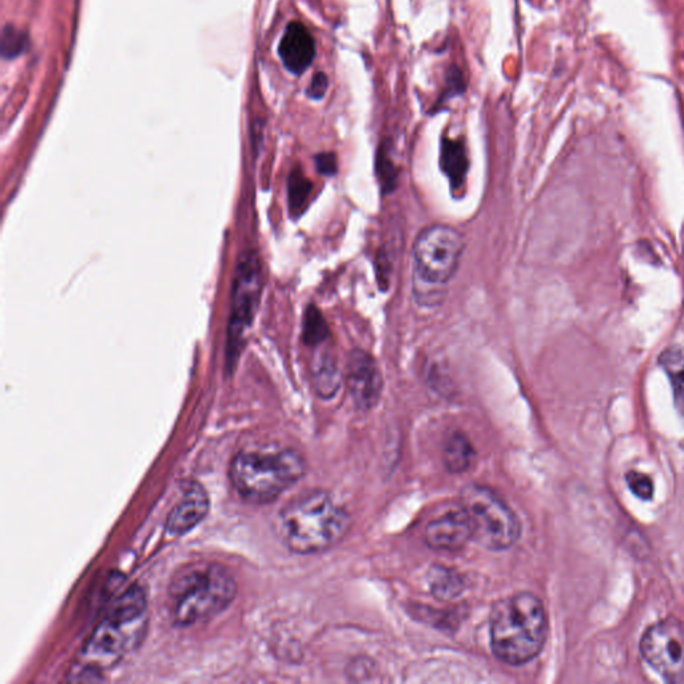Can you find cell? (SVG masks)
<instances>
[{"instance_id": "18", "label": "cell", "mask_w": 684, "mask_h": 684, "mask_svg": "<svg viewBox=\"0 0 684 684\" xmlns=\"http://www.w3.org/2000/svg\"><path fill=\"white\" fill-rule=\"evenodd\" d=\"M312 193V181L302 173L300 167L293 169L288 178V206L293 220H298L306 212Z\"/></svg>"}, {"instance_id": "24", "label": "cell", "mask_w": 684, "mask_h": 684, "mask_svg": "<svg viewBox=\"0 0 684 684\" xmlns=\"http://www.w3.org/2000/svg\"><path fill=\"white\" fill-rule=\"evenodd\" d=\"M628 488L636 497L642 500H651L654 496V483L644 473L630 471L626 475Z\"/></svg>"}, {"instance_id": "10", "label": "cell", "mask_w": 684, "mask_h": 684, "mask_svg": "<svg viewBox=\"0 0 684 684\" xmlns=\"http://www.w3.org/2000/svg\"><path fill=\"white\" fill-rule=\"evenodd\" d=\"M347 384L349 395L359 411L368 412L375 408L383 393L384 380L375 357L356 348L347 359Z\"/></svg>"}, {"instance_id": "14", "label": "cell", "mask_w": 684, "mask_h": 684, "mask_svg": "<svg viewBox=\"0 0 684 684\" xmlns=\"http://www.w3.org/2000/svg\"><path fill=\"white\" fill-rule=\"evenodd\" d=\"M440 167L447 177L453 196L464 190L467 184L469 157L461 139L443 137L440 145Z\"/></svg>"}, {"instance_id": "2", "label": "cell", "mask_w": 684, "mask_h": 684, "mask_svg": "<svg viewBox=\"0 0 684 684\" xmlns=\"http://www.w3.org/2000/svg\"><path fill=\"white\" fill-rule=\"evenodd\" d=\"M349 526L347 509L326 491H309L294 497L281 508L274 522L278 539L298 555L329 550L344 539Z\"/></svg>"}, {"instance_id": "17", "label": "cell", "mask_w": 684, "mask_h": 684, "mask_svg": "<svg viewBox=\"0 0 684 684\" xmlns=\"http://www.w3.org/2000/svg\"><path fill=\"white\" fill-rule=\"evenodd\" d=\"M475 459V449L471 441L461 433H453L444 448V465L449 472L463 473L468 471Z\"/></svg>"}, {"instance_id": "3", "label": "cell", "mask_w": 684, "mask_h": 684, "mask_svg": "<svg viewBox=\"0 0 684 684\" xmlns=\"http://www.w3.org/2000/svg\"><path fill=\"white\" fill-rule=\"evenodd\" d=\"M236 595V580L224 566L206 560L188 563L167 587V614L174 626H196L225 611Z\"/></svg>"}, {"instance_id": "22", "label": "cell", "mask_w": 684, "mask_h": 684, "mask_svg": "<svg viewBox=\"0 0 684 684\" xmlns=\"http://www.w3.org/2000/svg\"><path fill=\"white\" fill-rule=\"evenodd\" d=\"M463 591V582L455 572L441 570L435 575L432 592L440 599L456 598Z\"/></svg>"}, {"instance_id": "26", "label": "cell", "mask_w": 684, "mask_h": 684, "mask_svg": "<svg viewBox=\"0 0 684 684\" xmlns=\"http://www.w3.org/2000/svg\"><path fill=\"white\" fill-rule=\"evenodd\" d=\"M329 89V78L325 73H317L312 78V82L308 89H306V95L314 101H321L325 97L326 91Z\"/></svg>"}, {"instance_id": "6", "label": "cell", "mask_w": 684, "mask_h": 684, "mask_svg": "<svg viewBox=\"0 0 684 684\" xmlns=\"http://www.w3.org/2000/svg\"><path fill=\"white\" fill-rule=\"evenodd\" d=\"M465 250L463 233L451 225L424 228L413 244V298L421 308H436L460 268Z\"/></svg>"}, {"instance_id": "8", "label": "cell", "mask_w": 684, "mask_h": 684, "mask_svg": "<svg viewBox=\"0 0 684 684\" xmlns=\"http://www.w3.org/2000/svg\"><path fill=\"white\" fill-rule=\"evenodd\" d=\"M264 286L260 257L253 250L238 258L234 270L232 310L226 338V369L232 372L245 347V336L260 306Z\"/></svg>"}, {"instance_id": "11", "label": "cell", "mask_w": 684, "mask_h": 684, "mask_svg": "<svg viewBox=\"0 0 684 684\" xmlns=\"http://www.w3.org/2000/svg\"><path fill=\"white\" fill-rule=\"evenodd\" d=\"M472 539L471 519L461 505L432 520L425 528V543L433 550L457 551Z\"/></svg>"}, {"instance_id": "1", "label": "cell", "mask_w": 684, "mask_h": 684, "mask_svg": "<svg viewBox=\"0 0 684 684\" xmlns=\"http://www.w3.org/2000/svg\"><path fill=\"white\" fill-rule=\"evenodd\" d=\"M149 627L146 592L133 584L107 610L75 659L69 680H101L137 650Z\"/></svg>"}, {"instance_id": "20", "label": "cell", "mask_w": 684, "mask_h": 684, "mask_svg": "<svg viewBox=\"0 0 684 684\" xmlns=\"http://www.w3.org/2000/svg\"><path fill=\"white\" fill-rule=\"evenodd\" d=\"M376 174L383 194L392 193L396 189L397 182H399V169L393 162L391 145L388 142L381 143L377 150Z\"/></svg>"}, {"instance_id": "7", "label": "cell", "mask_w": 684, "mask_h": 684, "mask_svg": "<svg viewBox=\"0 0 684 684\" xmlns=\"http://www.w3.org/2000/svg\"><path fill=\"white\" fill-rule=\"evenodd\" d=\"M461 507L471 519L473 540L489 551H505L518 542L520 522L515 512L491 488L469 485L461 495Z\"/></svg>"}, {"instance_id": "13", "label": "cell", "mask_w": 684, "mask_h": 684, "mask_svg": "<svg viewBox=\"0 0 684 684\" xmlns=\"http://www.w3.org/2000/svg\"><path fill=\"white\" fill-rule=\"evenodd\" d=\"M285 69L294 75L304 74L316 58V42L300 22H290L278 45Z\"/></svg>"}, {"instance_id": "16", "label": "cell", "mask_w": 684, "mask_h": 684, "mask_svg": "<svg viewBox=\"0 0 684 684\" xmlns=\"http://www.w3.org/2000/svg\"><path fill=\"white\" fill-rule=\"evenodd\" d=\"M674 392L675 407L684 419V348L666 349L659 359Z\"/></svg>"}, {"instance_id": "25", "label": "cell", "mask_w": 684, "mask_h": 684, "mask_svg": "<svg viewBox=\"0 0 684 684\" xmlns=\"http://www.w3.org/2000/svg\"><path fill=\"white\" fill-rule=\"evenodd\" d=\"M316 169L321 176L334 177L338 171V162L334 153H320L314 157Z\"/></svg>"}, {"instance_id": "15", "label": "cell", "mask_w": 684, "mask_h": 684, "mask_svg": "<svg viewBox=\"0 0 684 684\" xmlns=\"http://www.w3.org/2000/svg\"><path fill=\"white\" fill-rule=\"evenodd\" d=\"M318 349L312 361V383L320 399L330 400L337 395L342 385V375L329 349Z\"/></svg>"}, {"instance_id": "9", "label": "cell", "mask_w": 684, "mask_h": 684, "mask_svg": "<svg viewBox=\"0 0 684 684\" xmlns=\"http://www.w3.org/2000/svg\"><path fill=\"white\" fill-rule=\"evenodd\" d=\"M640 654L668 683L684 684V623L666 618L652 624L640 640Z\"/></svg>"}, {"instance_id": "4", "label": "cell", "mask_w": 684, "mask_h": 684, "mask_svg": "<svg viewBox=\"0 0 684 684\" xmlns=\"http://www.w3.org/2000/svg\"><path fill=\"white\" fill-rule=\"evenodd\" d=\"M304 457L290 448L257 444L240 449L230 463V483L250 504H270L304 477Z\"/></svg>"}, {"instance_id": "12", "label": "cell", "mask_w": 684, "mask_h": 684, "mask_svg": "<svg viewBox=\"0 0 684 684\" xmlns=\"http://www.w3.org/2000/svg\"><path fill=\"white\" fill-rule=\"evenodd\" d=\"M209 509L208 492L198 481H189L184 485L181 499L169 513L167 532L174 536L188 534L208 516Z\"/></svg>"}, {"instance_id": "19", "label": "cell", "mask_w": 684, "mask_h": 684, "mask_svg": "<svg viewBox=\"0 0 684 684\" xmlns=\"http://www.w3.org/2000/svg\"><path fill=\"white\" fill-rule=\"evenodd\" d=\"M330 338L328 322L316 305L310 304L302 317V341L306 347L320 348Z\"/></svg>"}, {"instance_id": "5", "label": "cell", "mask_w": 684, "mask_h": 684, "mask_svg": "<svg viewBox=\"0 0 684 684\" xmlns=\"http://www.w3.org/2000/svg\"><path fill=\"white\" fill-rule=\"evenodd\" d=\"M548 619L542 600L531 592H519L501 600L491 615V647L501 662L520 666L542 652Z\"/></svg>"}, {"instance_id": "23", "label": "cell", "mask_w": 684, "mask_h": 684, "mask_svg": "<svg viewBox=\"0 0 684 684\" xmlns=\"http://www.w3.org/2000/svg\"><path fill=\"white\" fill-rule=\"evenodd\" d=\"M27 46V37L22 31L15 29L13 26H7L3 30L2 39V53L6 58H15L25 51Z\"/></svg>"}, {"instance_id": "21", "label": "cell", "mask_w": 684, "mask_h": 684, "mask_svg": "<svg viewBox=\"0 0 684 684\" xmlns=\"http://www.w3.org/2000/svg\"><path fill=\"white\" fill-rule=\"evenodd\" d=\"M465 90H467V85H465L463 71L456 65H452L447 71L444 89L437 98L435 105L432 106L431 114L439 113L451 99L463 95Z\"/></svg>"}]
</instances>
